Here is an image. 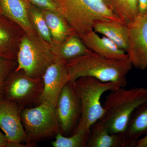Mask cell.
<instances>
[{
  "label": "cell",
  "mask_w": 147,
  "mask_h": 147,
  "mask_svg": "<svg viewBox=\"0 0 147 147\" xmlns=\"http://www.w3.org/2000/svg\"><path fill=\"white\" fill-rule=\"evenodd\" d=\"M65 61H55L47 68L42 77L44 87L38 101L46 102L55 108L62 90L70 81Z\"/></svg>",
  "instance_id": "8fae6325"
},
{
  "label": "cell",
  "mask_w": 147,
  "mask_h": 147,
  "mask_svg": "<svg viewBox=\"0 0 147 147\" xmlns=\"http://www.w3.org/2000/svg\"><path fill=\"white\" fill-rule=\"evenodd\" d=\"M127 26L128 59L134 67L144 70L147 68V16L138 15Z\"/></svg>",
  "instance_id": "9c48e42d"
},
{
  "label": "cell",
  "mask_w": 147,
  "mask_h": 147,
  "mask_svg": "<svg viewBox=\"0 0 147 147\" xmlns=\"http://www.w3.org/2000/svg\"><path fill=\"white\" fill-rule=\"evenodd\" d=\"M147 102V88L120 87L110 91L102 104L104 114L99 120L109 132L121 134L137 108Z\"/></svg>",
  "instance_id": "3957f363"
},
{
  "label": "cell",
  "mask_w": 147,
  "mask_h": 147,
  "mask_svg": "<svg viewBox=\"0 0 147 147\" xmlns=\"http://www.w3.org/2000/svg\"><path fill=\"white\" fill-rule=\"evenodd\" d=\"M43 87L42 78H32L23 70L15 69L5 83L4 99L13 101L24 108H28L37 103Z\"/></svg>",
  "instance_id": "52a82bcc"
},
{
  "label": "cell",
  "mask_w": 147,
  "mask_h": 147,
  "mask_svg": "<svg viewBox=\"0 0 147 147\" xmlns=\"http://www.w3.org/2000/svg\"><path fill=\"white\" fill-rule=\"evenodd\" d=\"M16 70L28 76L42 78L47 68L55 62L50 44L38 34H24L19 44Z\"/></svg>",
  "instance_id": "5b68a950"
},
{
  "label": "cell",
  "mask_w": 147,
  "mask_h": 147,
  "mask_svg": "<svg viewBox=\"0 0 147 147\" xmlns=\"http://www.w3.org/2000/svg\"><path fill=\"white\" fill-rule=\"evenodd\" d=\"M138 15L147 16V0H138Z\"/></svg>",
  "instance_id": "d4e9b609"
},
{
  "label": "cell",
  "mask_w": 147,
  "mask_h": 147,
  "mask_svg": "<svg viewBox=\"0 0 147 147\" xmlns=\"http://www.w3.org/2000/svg\"><path fill=\"white\" fill-rule=\"evenodd\" d=\"M90 132H77L70 137H64L60 132L56 134L55 141L52 142L54 147H86Z\"/></svg>",
  "instance_id": "7402d4cb"
},
{
  "label": "cell",
  "mask_w": 147,
  "mask_h": 147,
  "mask_svg": "<svg viewBox=\"0 0 147 147\" xmlns=\"http://www.w3.org/2000/svg\"><path fill=\"white\" fill-rule=\"evenodd\" d=\"M147 134V102L132 114L123 133L125 147H135L142 135Z\"/></svg>",
  "instance_id": "9a60e30c"
},
{
  "label": "cell",
  "mask_w": 147,
  "mask_h": 147,
  "mask_svg": "<svg viewBox=\"0 0 147 147\" xmlns=\"http://www.w3.org/2000/svg\"><path fill=\"white\" fill-rule=\"evenodd\" d=\"M32 4L42 9L59 12L53 0H29Z\"/></svg>",
  "instance_id": "cb8c5ba5"
},
{
  "label": "cell",
  "mask_w": 147,
  "mask_h": 147,
  "mask_svg": "<svg viewBox=\"0 0 147 147\" xmlns=\"http://www.w3.org/2000/svg\"><path fill=\"white\" fill-rule=\"evenodd\" d=\"M30 18L37 33L41 38L48 42L50 46L53 40L50 30L42 15L41 9L32 4L29 11Z\"/></svg>",
  "instance_id": "44dd1931"
},
{
  "label": "cell",
  "mask_w": 147,
  "mask_h": 147,
  "mask_svg": "<svg viewBox=\"0 0 147 147\" xmlns=\"http://www.w3.org/2000/svg\"><path fill=\"white\" fill-rule=\"evenodd\" d=\"M60 130L64 134L76 128L82 114L81 101L69 81L61 92L55 107Z\"/></svg>",
  "instance_id": "ba28073f"
},
{
  "label": "cell",
  "mask_w": 147,
  "mask_h": 147,
  "mask_svg": "<svg viewBox=\"0 0 147 147\" xmlns=\"http://www.w3.org/2000/svg\"><path fill=\"white\" fill-rule=\"evenodd\" d=\"M51 47L55 61L61 60L67 61L92 51L76 34L69 36L59 45H53Z\"/></svg>",
  "instance_id": "e0dca14e"
},
{
  "label": "cell",
  "mask_w": 147,
  "mask_h": 147,
  "mask_svg": "<svg viewBox=\"0 0 147 147\" xmlns=\"http://www.w3.org/2000/svg\"><path fill=\"white\" fill-rule=\"evenodd\" d=\"M21 117L26 133L32 142L60 132L55 108L47 102H41L34 108H24Z\"/></svg>",
  "instance_id": "8992f818"
},
{
  "label": "cell",
  "mask_w": 147,
  "mask_h": 147,
  "mask_svg": "<svg viewBox=\"0 0 147 147\" xmlns=\"http://www.w3.org/2000/svg\"><path fill=\"white\" fill-rule=\"evenodd\" d=\"M86 147H125L122 134L110 133L98 121L92 126Z\"/></svg>",
  "instance_id": "d6986e66"
},
{
  "label": "cell",
  "mask_w": 147,
  "mask_h": 147,
  "mask_svg": "<svg viewBox=\"0 0 147 147\" xmlns=\"http://www.w3.org/2000/svg\"><path fill=\"white\" fill-rule=\"evenodd\" d=\"M58 11L81 38L98 21H121L108 0H53Z\"/></svg>",
  "instance_id": "7a4b0ae2"
},
{
  "label": "cell",
  "mask_w": 147,
  "mask_h": 147,
  "mask_svg": "<svg viewBox=\"0 0 147 147\" xmlns=\"http://www.w3.org/2000/svg\"><path fill=\"white\" fill-rule=\"evenodd\" d=\"M41 10L51 34L53 40L51 46L59 45L69 36L77 34L59 12L42 9Z\"/></svg>",
  "instance_id": "ac0fdd59"
},
{
  "label": "cell",
  "mask_w": 147,
  "mask_h": 147,
  "mask_svg": "<svg viewBox=\"0 0 147 147\" xmlns=\"http://www.w3.org/2000/svg\"><path fill=\"white\" fill-rule=\"evenodd\" d=\"M114 13L127 25L138 15V0H108Z\"/></svg>",
  "instance_id": "ffe728a7"
},
{
  "label": "cell",
  "mask_w": 147,
  "mask_h": 147,
  "mask_svg": "<svg viewBox=\"0 0 147 147\" xmlns=\"http://www.w3.org/2000/svg\"><path fill=\"white\" fill-rule=\"evenodd\" d=\"M8 141L5 134L0 130V147H6Z\"/></svg>",
  "instance_id": "4316f807"
},
{
  "label": "cell",
  "mask_w": 147,
  "mask_h": 147,
  "mask_svg": "<svg viewBox=\"0 0 147 147\" xmlns=\"http://www.w3.org/2000/svg\"><path fill=\"white\" fill-rule=\"evenodd\" d=\"M29 0H0V13L16 23L25 33L36 34L30 18Z\"/></svg>",
  "instance_id": "4fadbf2b"
},
{
  "label": "cell",
  "mask_w": 147,
  "mask_h": 147,
  "mask_svg": "<svg viewBox=\"0 0 147 147\" xmlns=\"http://www.w3.org/2000/svg\"><path fill=\"white\" fill-rule=\"evenodd\" d=\"M135 147H147V134L137 141Z\"/></svg>",
  "instance_id": "484cf974"
},
{
  "label": "cell",
  "mask_w": 147,
  "mask_h": 147,
  "mask_svg": "<svg viewBox=\"0 0 147 147\" xmlns=\"http://www.w3.org/2000/svg\"><path fill=\"white\" fill-rule=\"evenodd\" d=\"M93 28L95 32L104 35L126 52L128 41V28L126 24L121 21H98Z\"/></svg>",
  "instance_id": "2e32d148"
},
{
  "label": "cell",
  "mask_w": 147,
  "mask_h": 147,
  "mask_svg": "<svg viewBox=\"0 0 147 147\" xmlns=\"http://www.w3.org/2000/svg\"><path fill=\"white\" fill-rule=\"evenodd\" d=\"M74 90L81 101L82 114L74 132H90L92 126L100 120L104 110L100 99L107 91L121 86L113 82H103L92 77L85 76L73 82Z\"/></svg>",
  "instance_id": "277c9868"
},
{
  "label": "cell",
  "mask_w": 147,
  "mask_h": 147,
  "mask_svg": "<svg viewBox=\"0 0 147 147\" xmlns=\"http://www.w3.org/2000/svg\"><path fill=\"white\" fill-rule=\"evenodd\" d=\"M70 81L89 76L103 82H113L121 87L127 85V76L133 65L128 59H113L91 51L66 62Z\"/></svg>",
  "instance_id": "6da1fadb"
},
{
  "label": "cell",
  "mask_w": 147,
  "mask_h": 147,
  "mask_svg": "<svg viewBox=\"0 0 147 147\" xmlns=\"http://www.w3.org/2000/svg\"><path fill=\"white\" fill-rule=\"evenodd\" d=\"M24 108L16 103L3 99L0 100V128L9 142L35 145L27 136L21 120Z\"/></svg>",
  "instance_id": "30bf717a"
},
{
  "label": "cell",
  "mask_w": 147,
  "mask_h": 147,
  "mask_svg": "<svg viewBox=\"0 0 147 147\" xmlns=\"http://www.w3.org/2000/svg\"><path fill=\"white\" fill-rule=\"evenodd\" d=\"M81 39L89 49L105 57L119 60L128 59L125 51L118 47L106 37H100L94 30Z\"/></svg>",
  "instance_id": "5bb4252c"
},
{
  "label": "cell",
  "mask_w": 147,
  "mask_h": 147,
  "mask_svg": "<svg viewBox=\"0 0 147 147\" xmlns=\"http://www.w3.org/2000/svg\"><path fill=\"white\" fill-rule=\"evenodd\" d=\"M25 33L19 25L0 13V57L16 61Z\"/></svg>",
  "instance_id": "7c38bea8"
},
{
  "label": "cell",
  "mask_w": 147,
  "mask_h": 147,
  "mask_svg": "<svg viewBox=\"0 0 147 147\" xmlns=\"http://www.w3.org/2000/svg\"><path fill=\"white\" fill-rule=\"evenodd\" d=\"M17 66L16 61L0 57V100L4 99V86L6 80Z\"/></svg>",
  "instance_id": "603a6c76"
}]
</instances>
